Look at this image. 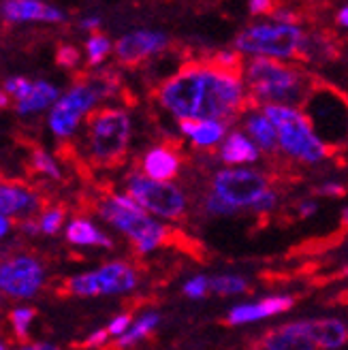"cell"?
Masks as SVG:
<instances>
[{"label": "cell", "mask_w": 348, "mask_h": 350, "mask_svg": "<svg viewBox=\"0 0 348 350\" xmlns=\"http://www.w3.org/2000/svg\"><path fill=\"white\" fill-rule=\"evenodd\" d=\"M182 169L180 154L171 146H159L146 152L142 161V173L154 182H171Z\"/></svg>", "instance_id": "obj_17"}, {"label": "cell", "mask_w": 348, "mask_h": 350, "mask_svg": "<svg viewBox=\"0 0 348 350\" xmlns=\"http://www.w3.org/2000/svg\"><path fill=\"white\" fill-rule=\"evenodd\" d=\"M51 103H58V88L47 81H34L32 94L26 100L17 103V111L34 113V111H41V109L49 107Z\"/></svg>", "instance_id": "obj_25"}, {"label": "cell", "mask_w": 348, "mask_h": 350, "mask_svg": "<svg viewBox=\"0 0 348 350\" xmlns=\"http://www.w3.org/2000/svg\"><path fill=\"white\" fill-rule=\"evenodd\" d=\"M260 159V150L250 142L246 133L233 131L227 135L220 148V161L227 167H241V165H254Z\"/></svg>", "instance_id": "obj_21"}, {"label": "cell", "mask_w": 348, "mask_h": 350, "mask_svg": "<svg viewBox=\"0 0 348 350\" xmlns=\"http://www.w3.org/2000/svg\"><path fill=\"white\" fill-rule=\"evenodd\" d=\"M243 83H246L248 103L252 107H295L304 105L317 81L302 68L271 60L252 58L243 66Z\"/></svg>", "instance_id": "obj_2"}, {"label": "cell", "mask_w": 348, "mask_h": 350, "mask_svg": "<svg viewBox=\"0 0 348 350\" xmlns=\"http://www.w3.org/2000/svg\"><path fill=\"white\" fill-rule=\"evenodd\" d=\"M37 207L39 199L34 195V190H30L22 182L0 178V216L34 214Z\"/></svg>", "instance_id": "obj_18"}, {"label": "cell", "mask_w": 348, "mask_h": 350, "mask_svg": "<svg viewBox=\"0 0 348 350\" xmlns=\"http://www.w3.org/2000/svg\"><path fill=\"white\" fill-rule=\"evenodd\" d=\"M304 107L312 129L327 148L329 144H348V100L338 90L327 85H314Z\"/></svg>", "instance_id": "obj_7"}, {"label": "cell", "mask_w": 348, "mask_h": 350, "mask_svg": "<svg viewBox=\"0 0 348 350\" xmlns=\"http://www.w3.org/2000/svg\"><path fill=\"white\" fill-rule=\"evenodd\" d=\"M66 239L75 243V246H101V248H113V241L109 235H105L101 229L85 220V218H75L71 224L66 226Z\"/></svg>", "instance_id": "obj_23"}, {"label": "cell", "mask_w": 348, "mask_h": 350, "mask_svg": "<svg viewBox=\"0 0 348 350\" xmlns=\"http://www.w3.org/2000/svg\"><path fill=\"white\" fill-rule=\"evenodd\" d=\"M101 218L124 233L139 254H150L169 239V229L139 207L129 195H107L98 203Z\"/></svg>", "instance_id": "obj_3"}, {"label": "cell", "mask_w": 348, "mask_h": 350, "mask_svg": "<svg viewBox=\"0 0 348 350\" xmlns=\"http://www.w3.org/2000/svg\"><path fill=\"white\" fill-rule=\"evenodd\" d=\"M336 20H338V24H340V26L348 28V7H342V9L338 11Z\"/></svg>", "instance_id": "obj_43"}, {"label": "cell", "mask_w": 348, "mask_h": 350, "mask_svg": "<svg viewBox=\"0 0 348 350\" xmlns=\"http://www.w3.org/2000/svg\"><path fill=\"white\" fill-rule=\"evenodd\" d=\"M139 284V273L124 260H113L94 271H85L71 278L64 284L68 295L98 297V295H122L131 293Z\"/></svg>", "instance_id": "obj_10"}, {"label": "cell", "mask_w": 348, "mask_h": 350, "mask_svg": "<svg viewBox=\"0 0 348 350\" xmlns=\"http://www.w3.org/2000/svg\"><path fill=\"white\" fill-rule=\"evenodd\" d=\"M85 51H88V62L92 66L101 64L103 60H105L109 56V51H111V41L105 37V34H101V32H94L92 37L85 41Z\"/></svg>", "instance_id": "obj_28"}, {"label": "cell", "mask_w": 348, "mask_h": 350, "mask_svg": "<svg viewBox=\"0 0 348 350\" xmlns=\"http://www.w3.org/2000/svg\"><path fill=\"white\" fill-rule=\"evenodd\" d=\"M32 88H34V81H30V79H26V77H15V79H9V81L5 83V90H7L11 96H15L17 103L26 100V98L32 94Z\"/></svg>", "instance_id": "obj_33"}, {"label": "cell", "mask_w": 348, "mask_h": 350, "mask_svg": "<svg viewBox=\"0 0 348 350\" xmlns=\"http://www.w3.org/2000/svg\"><path fill=\"white\" fill-rule=\"evenodd\" d=\"M7 103H9V100H7V94H5V92H0V107H7Z\"/></svg>", "instance_id": "obj_47"}, {"label": "cell", "mask_w": 348, "mask_h": 350, "mask_svg": "<svg viewBox=\"0 0 348 350\" xmlns=\"http://www.w3.org/2000/svg\"><path fill=\"white\" fill-rule=\"evenodd\" d=\"M210 286L212 293L220 295V297H231V295H241L248 291V280L243 275H235V273H220L210 278Z\"/></svg>", "instance_id": "obj_26"}, {"label": "cell", "mask_w": 348, "mask_h": 350, "mask_svg": "<svg viewBox=\"0 0 348 350\" xmlns=\"http://www.w3.org/2000/svg\"><path fill=\"white\" fill-rule=\"evenodd\" d=\"M180 131L184 137L193 142L199 150H212L220 142L227 139V122H214V120H182Z\"/></svg>", "instance_id": "obj_20"}, {"label": "cell", "mask_w": 348, "mask_h": 350, "mask_svg": "<svg viewBox=\"0 0 348 350\" xmlns=\"http://www.w3.org/2000/svg\"><path fill=\"white\" fill-rule=\"evenodd\" d=\"M22 350H58V348L51 344H26Z\"/></svg>", "instance_id": "obj_44"}, {"label": "cell", "mask_w": 348, "mask_h": 350, "mask_svg": "<svg viewBox=\"0 0 348 350\" xmlns=\"http://www.w3.org/2000/svg\"><path fill=\"white\" fill-rule=\"evenodd\" d=\"M3 15L9 22H30V20H41L51 24L64 22V13L60 9L43 5L39 0H11V3L3 5Z\"/></svg>", "instance_id": "obj_19"}, {"label": "cell", "mask_w": 348, "mask_h": 350, "mask_svg": "<svg viewBox=\"0 0 348 350\" xmlns=\"http://www.w3.org/2000/svg\"><path fill=\"white\" fill-rule=\"evenodd\" d=\"M304 43L306 32L299 26H286L278 22H263L243 28L233 41L239 54L271 58L280 62L302 60Z\"/></svg>", "instance_id": "obj_5"}, {"label": "cell", "mask_w": 348, "mask_h": 350, "mask_svg": "<svg viewBox=\"0 0 348 350\" xmlns=\"http://www.w3.org/2000/svg\"><path fill=\"white\" fill-rule=\"evenodd\" d=\"M34 312L32 308H17L9 314V321L13 325V331H15V338L20 342H26L28 340V325L32 323L34 319Z\"/></svg>", "instance_id": "obj_29"}, {"label": "cell", "mask_w": 348, "mask_h": 350, "mask_svg": "<svg viewBox=\"0 0 348 350\" xmlns=\"http://www.w3.org/2000/svg\"><path fill=\"white\" fill-rule=\"evenodd\" d=\"M126 195L150 216H159L163 220H178L188 209V199L180 186L171 182H154L144 173L129 175Z\"/></svg>", "instance_id": "obj_8"}, {"label": "cell", "mask_w": 348, "mask_h": 350, "mask_svg": "<svg viewBox=\"0 0 348 350\" xmlns=\"http://www.w3.org/2000/svg\"><path fill=\"white\" fill-rule=\"evenodd\" d=\"M269 188V178L263 171L248 167H227L216 171L210 192L241 212L246 207L252 209Z\"/></svg>", "instance_id": "obj_9"}, {"label": "cell", "mask_w": 348, "mask_h": 350, "mask_svg": "<svg viewBox=\"0 0 348 350\" xmlns=\"http://www.w3.org/2000/svg\"><path fill=\"white\" fill-rule=\"evenodd\" d=\"M64 209L62 207H51V209H47V212L43 214V218H41V231L43 233H47V235H54V233H58L60 229H62V224H64Z\"/></svg>", "instance_id": "obj_31"}, {"label": "cell", "mask_w": 348, "mask_h": 350, "mask_svg": "<svg viewBox=\"0 0 348 350\" xmlns=\"http://www.w3.org/2000/svg\"><path fill=\"white\" fill-rule=\"evenodd\" d=\"M248 9L252 15H263V13H271V3L269 0H250L248 3Z\"/></svg>", "instance_id": "obj_40"}, {"label": "cell", "mask_w": 348, "mask_h": 350, "mask_svg": "<svg viewBox=\"0 0 348 350\" xmlns=\"http://www.w3.org/2000/svg\"><path fill=\"white\" fill-rule=\"evenodd\" d=\"M109 340V331L107 329H98L94 331V334H90L88 338L83 340V348H101V346H105Z\"/></svg>", "instance_id": "obj_39"}, {"label": "cell", "mask_w": 348, "mask_h": 350, "mask_svg": "<svg viewBox=\"0 0 348 350\" xmlns=\"http://www.w3.org/2000/svg\"><path fill=\"white\" fill-rule=\"evenodd\" d=\"M260 109L278 131L280 150L293 161L302 165H319L329 156V148L319 139L304 111L295 107H280V105H269Z\"/></svg>", "instance_id": "obj_4"}, {"label": "cell", "mask_w": 348, "mask_h": 350, "mask_svg": "<svg viewBox=\"0 0 348 350\" xmlns=\"http://www.w3.org/2000/svg\"><path fill=\"white\" fill-rule=\"evenodd\" d=\"M312 336L319 348L338 350L348 342V327L340 319H319L312 321Z\"/></svg>", "instance_id": "obj_22"}, {"label": "cell", "mask_w": 348, "mask_h": 350, "mask_svg": "<svg viewBox=\"0 0 348 350\" xmlns=\"http://www.w3.org/2000/svg\"><path fill=\"white\" fill-rule=\"evenodd\" d=\"M45 280L41 262L32 256H15L0 265V293L9 297H32Z\"/></svg>", "instance_id": "obj_12"}, {"label": "cell", "mask_w": 348, "mask_h": 350, "mask_svg": "<svg viewBox=\"0 0 348 350\" xmlns=\"http://www.w3.org/2000/svg\"><path fill=\"white\" fill-rule=\"evenodd\" d=\"M159 325H161V317H159L156 312H146V314H142V317H139V319L133 323V327L126 331V334H124V336H120V338L116 340L113 348L124 350V348L135 346L137 342L146 340Z\"/></svg>", "instance_id": "obj_24"}, {"label": "cell", "mask_w": 348, "mask_h": 350, "mask_svg": "<svg viewBox=\"0 0 348 350\" xmlns=\"http://www.w3.org/2000/svg\"><path fill=\"white\" fill-rule=\"evenodd\" d=\"M88 152L96 165L111 167L122 163L131 144V116L124 109L105 107L88 118Z\"/></svg>", "instance_id": "obj_6"}, {"label": "cell", "mask_w": 348, "mask_h": 350, "mask_svg": "<svg viewBox=\"0 0 348 350\" xmlns=\"http://www.w3.org/2000/svg\"><path fill=\"white\" fill-rule=\"evenodd\" d=\"M276 205H278V192L273 188H269L265 195L256 201V205L252 207V212H256V214H269V212H273V209H276Z\"/></svg>", "instance_id": "obj_35"}, {"label": "cell", "mask_w": 348, "mask_h": 350, "mask_svg": "<svg viewBox=\"0 0 348 350\" xmlns=\"http://www.w3.org/2000/svg\"><path fill=\"white\" fill-rule=\"evenodd\" d=\"M344 273H346V275H348V267H346V269H344Z\"/></svg>", "instance_id": "obj_49"}, {"label": "cell", "mask_w": 348, "mask_h": 350, "mask_svg": "<svg viewBox=\"0 0 348 350\" xmlns=\"http://www.w3.org/2000/svg\"><path fill=\"white\" fill-rule=\"evenodd\" d=\"M317 195H321V197H344L346 186L340 182H325L317 188Z\"/></svg>", "instance_id": "obj_38"}, {"label": "cell", "mask_w": 348, "mask_h": 350, "mask_svg": "<svg viewBox=\"0 0 348 350\" xmlns=\"http://www.w3.org/2000/svg\"><path fill=\"white\" fill-rule=\"evenodd\" d=\"M98 26H101L98 15H90V17H83L81 20V28H85V30H96Z\"/></svg>", "instance_id": "obj_42"}, {"label": "cell", "mask_w": 348, "mask_h": 350, "mask_svg": "<svg viewBox=\"0 0 348 350\" xmlns=\"http://www.w3.org/2000/svg\"><path fill=\"white\" fill-rule=\"evenodd\" d=\"M56 62L60 66L73 68L79 62V49L73 47V45H62V47H58V51H56Z\"/></svg>", "instance_id": "obj_34"}, {"label": "cell", "mask_w": 348, "mask_h": 350, "mask_svg": "<svg viewBox=\"0 0 348 350\" xmlns=\"http://www.w3.org/2000/svg\"><path fill=\"white\" fill-rule=\"evenodd\" d=\"M98 100L101 96L94 90V85L85 77H81L62 98H58L49 113V126L54 135L71 137L77 131L81 118H88Z\"/></svg>", "instance_id": "obj_11"}, {"label": "cell", "mask_w": 348, "mask_h": 350, "mask_svg": "<svg viewBox=\"0 0 348 350\" xmlns=\"http://www.w3.org/2000/svg\"><path fill=\"white\" fill-rule=\"evenodd\" d=\"M237 56L218 54L212 62H190L156 88V100L182 120L229 122L246 109L248 92Z\"/></svg>", "instance_id": "obj_1"}, {"label": "cell", "mask_w": 348, "mask_h": 350, "mask_svg": "<svg viewBox=\"0 0 348 350\" xmlns=\"http://www.w3.org/2000/svg\"><path fill=\"white\" fill-rule=\"evenodd\" d=\"M169 45V39L165 32L159 30H133L124 34L113 47L116 58L126 64V66H137L146 58L159 54Z\"/></svg>", "instance_id": "obj_13"}, {"label": "cell", "mask_w": 348, "mask_h": 350, "mask_svg": "<svg viewBox=\"0 0 348 350\" xmlns=\"http://www.w3.org/2000/svg\"><path fill=\"white\" fill-rule=\"evenodd\" d=\"M30 167L34 173H43L51 180H60V169L56 165V161L51 159L47 152H43L41 148H32V154H30Z\"/></svg>", "instance_id": "obj_27"}, {"label": "cell", "mask_w": 348, "mask_h": 350, "mask_svg": "<svg viewBox=\"0 0 348 350\" xmlns=\"http://www.w3.org/2000/svg\"><path fill=\"white\" fill-rule=\"evenodd\" d=\"M210 291H212V286H210V278H207V275L190 278L188 282L182 286V293L188 297V299H205Z\"/></svg>", "instance_id": "obj_30"}, {"label": "cell", "mask_w": 348, "mask_h": 350, "mask_svg": "<svg viewBox=\"0 0 348 350\" xmlns=\"http://www.w3.org/2000/svg\"><path fill=\"white\" fill-rule=\"evenodd\" d=\"M258 350H319L312 336V321H293L267 331Z\"/></svg>", "instance_id": "obj_14"}, {"label": "cell", "mask_w": 348, "mask_h": 350, "mask_svg": "<svg viewBox=\"0 0 348 350\" xmlns=\"http://www.w3.org/2000/svg\"><path fill=\"white\" fill-rule=\"evenodd\" d=\"M295 306V297L291 295H273L265 297L263 301H254V304H239L229 310L227 314V323L229 325H250L258 323L263 319L276 317V314L289 312Z\"/></svg>", "instance_id": "obj_15"}, {"label": "cell", "mask_w": 348, "mask_h": 350, "mask_svg": "<svg viewBox=\"0 0 348 350\" xmlns=\"http://www.w3.org/2000/svg\"><path fill=\"white\" fill-rule=\"evenodd\" d=\"M342 224L348 229V207H344V212H342Z\"/></svg>", "instance_id": "obj_46"}, {"label": "cell", "mask_w": 348, "mask_h": 350, "mask_svg": "<svg viewBox=\"0 0 348 350\" xmlns=\"http://www.w3.org/2000/svg\"><path fill=\"white\" fill-rule=\"evenodd\" d=\"M317 201L314 199H308V201H302L299 203V207H297V212H299V216L302 218H308V216H312V214H317Z\"/></svg>", "instance_id": "obj_41"}, {"label": "cell", "mask_w": 348, "mask_h": 350, "mask_svg": "<svg viewBox=\"0 0 348 350\" xmlns=\"http://www.w3.org/2000/svg\"><path fill=\"white\" fill-rule=\"evenodd\" d=\"M9 231V220L5 216H0V237H5Z\"/></svg>", "instance_id": "obj_45"}, {"label": "cell", "mask_w": 348, "mask_h": 350, "mask_svg": "<svg viewBox=\"0 0 348 350\" xmlns=\"http://www.w3.org/2000/svg\"><path fill=\"white\" fill-rule=\"evenodd\" d=\"M133 327V319H131V314H120V317H116L109 325H107V331H109V336H124L126 331Z\"/></svg>", "instance_id": "obj_36"}, {"label": "cell", "mask_w": 348, "mask_h": 350, "mask_svg": "<svg viewBox=\"0 0 348 350\" xmlns=\"http://www.w3.org/2000/svg\"><path fill=\"white\" fill-rule=\"evenodd\" d=\"M271 22L286 24V26H299V17H297V13L291 11V9L276 7V9L271 11Z\"/></svg>", "instance_id": "obj_37"}, {"label": "cell", "mask_w": 348, "mask_h": 350, "mask_svg": "<svg viewBox=\"0 0 348 350\" xmlns=\"http://www.w3.org/2000/svg\"><path fill=\"white\" fill-rule=\"evenodd\" d=\"M205 212L210 214V216H220V218H227V216H235L239 214L235 207H231L229 203H224L220 197H216L214 192H210V195H205Z\"/></svg>", "instance_id": "obj_32"}, {"label": "cell", "mask_w": 348, "mask_h": 350, "mask_svg": "<svg viewBox=\"0 0 348 350\" xmlns=\"http://www.w3.org/2000/svg\"><path fill=\"white\" fill-rule=\"evenodd\" d=\"M246 135L250 137V142L265 154H276L280 152V139H278V131L271 124V120L265 116V111L260 107H250L241 118Z\"/></svg>", "instance_id": "obj_16"}, {"label": "cell", "mask_w": 348, "mask_h": 350, "mask_svg": "<svg viewBox=\"0 0 348 350\" xmlns=\"http://www.w3.org/2000/svg\"><path fill=\"white\" fill-rule=\"evenodd\" d=\"M0 350H7V348H5V346H3V344H0Z\"/></svg>", "instance_id": "obj_48"}]
</instances>
